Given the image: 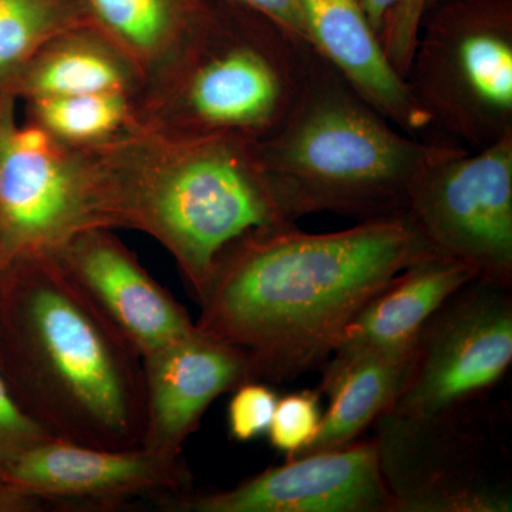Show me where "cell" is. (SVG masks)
Instances as JSON below:
<instances>
[{
	"instance_id": "7c38bea8",
	"label": "cell",
	"mask_w": 512,
	"mask_h": 512,
	"mask_svg": "<svg viewBox=\"0 0 512 512\" xmlns=\"http://www.w3.org/2000/svg\"><path fill=\"white\" fill-rule=\"evenodd\" d=\"M3 477L18 493L46 503L114 507L131 498L188 493L191 473L184 456L144 447L107 450L49 440L10 461Z\"/></svg>"
},
{
	"instance_id": "2e32d148",
	"label": "cell",
	"mask_w": 512,
	"mask_h": 512,
	"mask_svg": "<svg viewBox=\"0 0 512 512\" xmlns=\"http://www.w3.org/2000/svg\"><path fill=\"white\" fill-rule=\"evenodd\" d=\"M478 272L439 252L407 266L346 326L333 353L412 356L420 330L447 298Z\"/></svg>"
},
{
	"instance_id": "e0dca14e",
	"label": "cell",
	"mask_w": 512,
	"mask_h": 512,
	"mask_svg": "<svg viewBox=\"0 0 512 512\" xmlns=\"http://www.w3.org/2000/svg\"><path fill=\"white\" fill-rule=\"evenodd\" d=\"M409 362L410 356L333 353L320 367L318 389L328 397V410L322 414L315 439L301 456L338 450L359 440L389 412L402 389Z\"/></svg>"
},
{
	"instance_id": "52a82bcc",
	"label": "cell",
	"mask_w": 512,
	"mask_h": 512,
	"mask_svg": "<svg viewBox=\"0 0 512 512\" xmlns=\"http://www.w3.org/2000/svg\"><path fill=\"white\" fill-rule=\"evenodd\" d=\"M406 83L429 127L470 150L511 137V0H436Z\"/></svg>"
},
{
	"instance_id": "9c48e42d",
	"label": "cell",
	"mask_w": 512,
	"mask_h": 512,
	"mask_svg": "<svg viewBox=\"0 0 512 512\" xmlns=\"http://www.w3.org/2000/svg\"><path fill=\"white\" fill-rule=\"evenodd\" d=\"M512 363V282L478 275L420 330L389 414L419 417L494 392Z\"/></svg>"
},
{
	"instance_id": "f1b7e54d",
	"label": "cell",
	"mask_w": 512,
	"mask_h": 512,
	"mask_svg": "<svg viewBox=\"0 0 512 512\" xmlns=\"http://www.w3.org/2000/svg\"><path fill=\"white\" fill-rule=\"evenodd\" d=\"M8 268L5 264V259H3L2 255V248H0V278H2L3 272H5V269Z\"/></svg>"
},
{
	"instance_id": "30bf717a",
	"label": "cell",
	"mask_w": 512,
	"mask_h": 512,
	"mask_svg": "<svg viewBox=\"0 0 512 512\" xmlns=\"http://www.w3.org/2000/svg\"><path fill=\"white\" fill-rule=\"evenodd\" d=\"M406 215L434 251L512 282V136L447 146L413 184Z\"/></svg>"
},
{
	"instance_id": "8fae6325",
	"label": "cell",
	"mask_w": 512,
	"mask_h": 512,
	"mask_svg": "<svg viewBox=\"0 0 512 512\" xmlns=\"http://www.w3.org/2000/svg\"><path fill=\"white\" fill-rule=\"evenodd\" d=\"M171 512H396L375 441L286 460L231 490L160 498Z\"/></svg>"
},
{
	"instance_id": "6da1fadb",
	"label": "cell",
	"mask_w": 512,
	"mask_h": 512,
	"mask_svg": "<svg viewBox=\"0 0 512 512\" xmlns=\"http://www.w3.org/2000/svg\"><path fill=\"white\" fill-rule=\"evenodd\" d=\"M434 251L407 215L328 234L249 232L215 262L195 325L247 353L261 382L322 367L377 292Z\"/></svg>"
},
{
	"instance_id": "d6986e66",
	"label": "cell",
	"mask_w": 512,
	"mask_h": 512,
	"mask_svg": "<svg viewBox=\"0 0 512 512\" xmlns=\"http://www.w3.org/2000/svg\"><path fill=\"white\" fill-rule=\"evenodd\" d=\"M140 84L123 56L89 26L57 37L40 50L12 94L25 101L80 94H136Z\"/></svg>"
},
{
	"instance_id": "484cf974",
	"label": "cell",
	"mask_w": 512,
	"mask_h": 512,
	"mask_svg": "<svg viewBox=\"0 0 512 512\" xmlns=\"http://www.w3.org/2000/svg\"><path fill=\"white\" fill-rule=\"evenodd\" d=\"M222 2L258 13L284 29L303 45L311 46L305 15H303L302 0H222Z\"/></svg>"
},
{
	"instance_id": "5bb4252c",
	"label": "cell",
	"mask_w": 512,
	"mask_h": 512,
	"mask_svg": "<svg viewBox=\"0 0 512 512\" xmlns=\"http://www.w3.org/2000/svg\"><path fill=\"white\" fill-rule=\"evenodd\" d=\"M50 256L141 357L195 326L109 228L87 229Z\"/></svg>"
},
{
	"instance_id": "d4e9b609",
	"label": "cell",
	"mask_w": 512,
	"mask_h": 512,
	"mask_svg": "<svg viewBox=\"0 0 512 512\" xmlns=\"http://www.w3.org/2000/svg\"><path fill=\"white\" fill-rule=\"evenodd\" d=\"M431 2L433 0H397L380 30L384 52L404 80L412 62L421 22Z\"/></svg>"
},
{
	"instance_id": "ba28073f",
	"label": "cell",
	"mask_w": 512,
	"mask_h": 512,
	"mask_svg": "<svg viewBox=\"0 0 512 512\" xmlns=\"http://www.w3.org/2000/svg\"><path fill=\"white\" fill-rule=\"evenodd\" d=\"M0 97V248L6 266L55 254L87 229L110 228L97 147H72Z\"/></svg>"
},
{
	"instance_id": "cb8c5ba5",
	"label": "cell",
	"mask_w": 512,
	"mask_h": 512,
	"mask_svg": "<svg viewBox=\"0 0 512 512\" xmlns=\"http://www.w3.org/2000/svg\"><path fill=\"white\" fill-rule=\"evenodd\" d=\"M55 440L20 404L0 365V471L30 448Z\"/></svg>"
},
{
	"instance_id": "277c9868",
	"label": "cell",
	"mask_w": 512,
	"mask_h": 512,
	"mask_svg": "<svg viewBox=\"0 0 512 512\" xmlns=\"http://www.w3.org/2000/svg\"><path fill=\"white\" fill-rule=\"evenodd\" d=\"M446 147L394 126L316 50L291 114L255 143L293 220L316 212L360 221L406 215L413 184Z\"/></svg>"
},
{
	"instance_id": "8992f818",
	"label": "cell",
	"mask_w": 512,
	"mask_h": 512,
	"mask_svg": "<svg viewBox=\"0 0 512 512\" xmlns=\"http://www.w3.org/2000/svg\"><path fill=\"white\" fill-rule=\"evenodd\" d=\"M491 393L376 420L372 440L396 512L512 511L511 406Z\"/></svg>"
},
{
	"instance_id": "7a4b0ae2",
	"label": "cell",
	"mask_w": 512,
	"mask_h": 512,
	"mask_svg": "<svg viewBox=\"0 0 512 512\" xmlns=\"http://www.w3.org/2000/svg\"><path fill=\"white\" fill-rule=\"evenodd\" d=\"M0 365L53 439L141 447L143 357L50 255L13 262L0 278Z\"/></svg>"
},
{
	"instance_id": "603a6c76",
	"label": "cell",
	"mask_w": 512,
	"mask_h": 512,
	"mask_svg": "<svg viewBox=\"0 0 512 512\" xmlns=\"http://www.w3.org/2000/svg\"><path fill=\"white\" fill-rule=\"evenodd\" d=\"M232 393L227 410L229 437L248 443L265 436L279 399L275 390L261 380H249Z\"/></svg>"
},
{
	"instance_id": "5b68a950",
	"label": "cell",
	"mask_w": 512,
	"mask_h": 512,
	"mask_svg": "<svg viewBox=\"0 0 512 512\" xmlns=\"http://www.w3.org/2000/svg\"><path fill=\"white\" fill-rule=\"evenodd\" d=\"M313 55L264 16L214 0L200 28L147 84L138 117L173 133L259 143L298 103Z\"/></svg>"
},
{
	"instance_id": "ac0fdd59",
	"label": "cell",
	"mask_w": 512,
	"mask_h": 512,
	"mask_svg": "<svg viewBox=\"0 0 512 512\" xmlns=\"http://www.w3.org/2000/svg\"><path fill=\"white\" fill-rule=\"evenodd\" d=\"M84 5L96 32L147 86L200 28L214 0H84Z\"/></svg>"
},
{
	"instance_id": "7402d4cb",
	"label": "cell",
	"mask_w": 512,
	"mask_h": 512,
	"mask_svg": "<svg viewBox=\"0 0 512 512\" xmlns=\"http://www.w3.org/2000/svg\"><path fill=\"white\" fill-rule=\"evenodd\" d=\"M322 413L318 390H301L279 397L269 426V443L286 460L301 456L318 433Z\"/></svg>"
},
{
	"instance_id": "83f0119b",
	"label": "cell",
	"mask_w": 512,
	"mask_h": 512,
	"mask_svg": "<svg viewBox=\"0 0 512 512\" xmlns=\"http://www.w3.org/2000/svg\"><path fill=\"white\" fill-rule=\"evenodd\" d=\"M396 3L397 0H360L366 18L369 19L370 25L376 30L377 35H380L384 20Z\"/></svg>"
},
{
	"instance_id": "4fadbf2b",
	"label": "cell",
	"mask_w": 512,
	"mask_h": 512,
	"mask_svg": "<svg viewBox=\"0 0 512 512\" xmlns=\"http://www.w3.org/2000/svg\"><path fill=\"white\" fill-rule=\"evenodd\" d=\"M146 429L141 447L183 456L184 446L218 397L258 380L247 353L197 325L143 356Z\"/></svg>"
},
{
	"instance_id": "ffe728a7",
	"label": "cell",
	"mask_w": 512,
	"mask_h": 512,
	"mask_svg": "<svg viewBox=\"0 0 512 512\" xmlns=\"http://www.w3.org/2000/svg\"><path fill=\"white\" fill-rule=\"evenodd\" d=\"M89 26L84 0H0V97L50 42Z\"/></svg>"
},
{
	"instance_id": "4316f807",
	"label": "cell",
	"mask_w": 512,
	"mask_h": 512,
	"mask_svg": "<svg viewBox=\"0 0 512 512\" xmlns=\"http://www.w3.org/2000/svg\"><path fill=\"white\" fill-rule=\"evenodd\" d=\"M37 501L18 493L0 471V512L32 511Z\"/></svg>"
},
{
	"instance_id": "9a60e30c",
	"label": "cell",
	"mask_w": 512,
	"mask_h": 512,
	"mask_svg": "<svg viewBox=\"0 0 512 512\" xmlns=\"http://www.w3.org/2000/svg\"><path fill=\"white\" fill-rule=\"evenodd\" d=\"M302 6L312 49L363 100L410 136L429 128L360 0H302Z\"/></svg>"
},
{
	"instance_id": "3957f363",
	"label": "cell",
	"mask_w": 512,
	"mask_h": 512,
	"mask_svg": "<svg viewBox=\"0 0 512 512\" xmlns=\"http://www.w3.org/2000/svg\"><path fill=\"white\" fill-rule=\"evenodd\" d=\"M97 151L110 228L156 239L197 302L229 245L295 224L245 138L187 136L137 117Z\"/></svg>"
},
{
	"instance_id": "44dd1931",
	"label": "cell",
	"mask_w": 512,
	"mask_h": 512,
	"mask_svg": "<svg viewBox=\"0 0 512 512\" xmlns=\"http://www.w3.org/2000/svg\"><path fill=\"white\" fill-rule=\"evenodd\" d=\"M136 94L97 93L26 101L30 120L72 147H99L127 130L138 117Z\"/></svg>"
}]
</instances>
